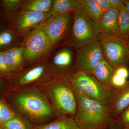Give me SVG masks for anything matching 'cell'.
<instances>
[{
  "label": "cell",
  "mask_w": 129,
  "mask_h": 129,
  "mask_svg": "<svg viewBox=\"0 0 129 129\" xmlns=\"http://www.w3.org/2000/svg\"><path fill=\"white\" fill-rule=\"evenodd\" d=\"M16 90L12 102L17 114L37 124L55 117L48 99L37 85Z\"/></svg>",
  "instance_id": "cell-1"
},
{
  "label": "cell",
  "mask_w": 129,
  "mask_h": 129,
  "mask_svg": "<svg viewBox=\"0 0 129 129\" xmlns=\"http://www.w3.org/2000/svg\"><path fill=\"white\" fill-rule=\"evenodd\" d=\"M36 85L48 99L56 117L74 118L77 101L69 79L52 78Z\"/></svg>",
  "instance_id": "cell-2"
},
{
  "label": "cell",
  "mask_w": 129,
  "mask_h": 129,
  "mask_svg": "<svg viewBox=\"0 0 129 129\" xmlns=\"http://www.w3.org/2000/svg\"><path fill=\"white\" fill-rule=\"evenodd\" d=\"M74 92L77 108L74 119L80 129H107L115 122L108 105Z\"/></svg>",
  "instance_id": "cell-3"
},
{
  "label": "cell",
  "mask_w": 129,
  "mask_h": 129,
  "mask_svg": "<svg viewBox=\"0 0 129 129\" xmlns=\"http://www.w3.org/2000/svg\"><path fill=\"white\" fill-rule=\"evenodd\" d=\"M69 80L75 92L102 104L109 105L112 89L103 84L93 75L77 70Z\"/></svg>",
  "instance_id": "cell-4"
},
{
  "label": "cell",
  "mask_w": 129,
  "mask_h": 129,
  "mask_svg": "<svg viewBox=\"0 0 129 129\" xmlns=\"http://www.w3.org/2000/svg\"><path fill=\"white\" fill-rule=\"evenodd\" d=\"M73 15L68 44L76 50L98 40L100 32L97 24L89 18L80 7Z\"/></svg>",
  "instance_id": "cell-5"
},
{
  "label": "cell",
  "mask_w": 129,
  "mask_h": 129,
  "mask_svg": "<svg viewBox=\"0 0 129 129\" xmlns=\"http://www.w3.org/2000/svg\"><path fill=\"white\" fill-rule=\"evenodd\" d=\"M22 44L25 62L36 63L46 60L54 48L49 38L40 27L25 35Z\"/></svg>",
  "instance_id": "cell-6"
},
{
  "label": "cell",
  "mask_w": 129,
  "mask_h": 129,
  "mask_svg": "<svg viewBox=\"0 0 129 129\" xmlns=\"http://www.w3.org/2000/svg\"><path fill=\"white\" fill-rule=\"evenodd\" d=\"M98 40L104 58L114 68L121 66L129 68V48L127 42L115 35L101 34Z\"/></svg>",
  "instance_id": "cell-7"
},
{
  "label": "cell",
  "mask_w": 129,
  "mask_h": 129,
  "mask_svg": "<svg viewBox=\"0 0 129 129\" xmlns=\"http://www.w3.org/2000/svg\"><path fill=\"white\" fill-rule=\"evenodd\" d=\"M8 26L19 37H23L39 27L51 16V13H40L19 11L5 15Z\"/></svg>",
  "instance_id": "cell-8"
},
{
  "label": "cell",
  "mask_w": 129,
  "mask_h": 129,
  "mask_svg": "<svg viewBox=\"0 0 129 129\" xmlns=\"http://www.w3.org/2000/svg\"><path fill=\"white\" fill-rule=\"evenodd\" d=\"M73 13L50 16L40 26L54 49L68 44L73 23Z\"/></svg>",
  "instance_id": "cell-9"
},
{
  "label": "cell",
  "mask_w": 129,
  "mask_h": 129,
  "mask_svg": "<svg viewBox=\"0 0 129 129\" xmlns=\"http://www.w3.org/2000/svg\"><path fill=\"white\" fill-rule=\"evenodd\" d=\"M75 50L69 44L59 47L49 60L52 78L69 79L77 70L75 63Z\"/></svg>",
  "instance_id": "cell-10"
},
{
  "label": "cell",
  "mask_w": 129,
  "mask_h": 129,
  "mask_svg": "<svg viewBox=\"0 0 129 129\" xmlns=\"http://www.w3.org/2000/svg\"><path fill=\"white\" fill-rule=\"evenodd\" d=\"M52 78L49 61L46 59L16 75L13 79V88L18 89L30 85H36Z\"/></svg>",
  "instance_id": "cell-11"
},
{
  "label": "cell",
  "mask_w": 129,
  "mask_h": 129,
  "mask_svg": "<svg viewBox=\"0 0 129 129\" xmlns=\"http://www.w3.org/2000/svg\"><path fill=\"white\" fill-rule=\"evenodd\" d=\"M104 57L101 45L97 40L75 50V67L78 70L92 75L95 67Z\"/></svg>",
  "instance_id": "cell-12"
},
{
  "label": "cell",
  "mask_w": 129,
  "mask_h": 129,
  "mask_svg": "<svg viewBox=\"0 0 129 129\" xmlns=\"http://www.w3.org/2000/svg\"><path fill=\"white\" fill-rule=\"evenodd\" d=\"M129 106V80L124 86L112 89L109 106L111 115L115 121Z\"/></svg>",
  "instance_id": "cell-13"
},
{
  "label": "cell",
  "mask_w": 129,
  "mask_h": 129,
  "mask_svg": "<svg viewBox=\"0 0 129 129\" xmlns=\"http://www.w3.org/2000/svg\"><path fill=\"white\" fill-rule=\"evenodd\" d=\"M120 8H111L103 12L97 23L100 34L115 35Z\"/></svg>",
  "instance_id": "cell-14"
},
{
  "label": "cell",
  "mask_w": 129,
  "mask_h": 129,
  "mask_svg": "<svg viewBox=\"0 0 129 129\" xmlns=\"http://www.w3.org/2000/svg\"><path fill=\"white\" fill-rule=\"evenodd\" d=\"M3 52L11 70L14 74H18L23 70L25 62L22 43Z\"/></svg>",
  "instance_id": "cell-15"
},
{
  "label": "cell",
  "mask_w": 129,
  "mask_h": 129,
  "mask_svg": "<svg viewBox=\"0 0 129 129\" xmlns=\"http://www.w3.org/2000/svg\"><path fill=\"white\" fill-rule=\"evenodd\" d=\"M114 70L104 57L95 67L92 75L103 84L111 88L110 81Z\"/></svg>",
  "instance_id": "cell-16"
},
{
  "label": "cell",
  "mask_w": 129,
  "mask_h": 129,
  "mask_svg": "<svg viewBox=\"0 0 129 129\" xmlns=\"http://www.w3.org/2000/svg\"><path fill=\"white\" fill-rule=\"evenodd\" d=\"M19 37L8 25L0 26V52H4L21 44Z\"/></svg>",
  "instance_id": "cell-17"
},
{
  "label": "cell",
  "mask_w": 129,
  "mask_h": 129,
  "mask_svg": "<svg viewBox=\"0 0 129 129\" xmlns=\"http://www.w3.org/2000/svg\"><path fill=\"white\" fill-rule=\"evenodd\" d=\"M79 7V0H54L51 11V16L73 13Z\"/></svg>",
  "instance_id": "cell-18"
},
{
  "label": "cell",
  "mask_w": 129,
  "mask_h": 129,
  "mask_svg": "<svg viewBox=\"0 0 129 129\" xmlns=\"http://www.w3.org/2000/svg\"><path fill=\"white\" fill-rule=\"evenodd\" d=\"M53 0H24L23 1L20 10L40 13H50Z\"/></svg>",
  "instance_id": "cell-19"
},
{
  "label": "cell",
  "mask_w": 129,
  "mask_h": 129,
  "mask_svg": "<svg viewBox=\"0 0 129 129\" xmlns=\"http://www.w3.org/2000/svg\"><path fill=\"white\" fill-rule=\"evenodd\" d=\"M115 35L126 42L129 38V14L124 6L120 8Z\"/></svg>",
  "instance_id": "cell-20"
},
{
  "label": "cell",
  "mask_w": 129,
  "mask_h": 129,
  "mask_svg": "<svg viewBox=\"0 0 129 129\" xmlns=\"http://www.w3.org/2000/svg\"><path fill=\"white\" fill-rule=\"evenodd\" d=\"M34 129H80L73 118H57L51 123L34 125Z\"/></svg>",
  "instance_id": "cell-21"
},
{
  "label": "cell",
  "mask_w": 129,
  "mask_h": 129,
  "mask_svg": "<svg viewBox=\"0 0 129 129\" xmlns=\"http://www.w3.org/2000/svg\"><path fill=\"white\" fill-rule=\"evenodd\" d=\"M81 11L91 20L97 23L103 11L94 0H79Z\"/></svg>",
  "instance_id": "cell-22"
},
{
  "label": "cell",
  "mask_w": 129,
  "mask_h": 129,
  "mask_svg": "<svg viewBox=\"0 0 129 129\" xmlns=\"http://www.w3.org/2000/svg\"><path fill=\"white\" fill-rule=\"evenodd\" d=\"M2 125L6 129H34V125L28 119L20 114Z\"/></svg>",
  "instance_id": "cell-23"
},
{
  "label": "cell",
  "mask_w": 129,
  "mask_h": 129,
  "mask_svg": "<svg viewBox=\"0 0 129 129\" xmlns=\"http://www.w3.org/2000/svg\"><path fill=\"white\" fill-rule=\"evenodd\" d=\"M22 2V0H2L1 1L5 15L19 11Z\"/></svg>",
  "instance_id": "cell-24"
},
{
  "label": "cell",
  "mask_w": 129,
  "mask_h": 129,
  "mask_svg": "<svg viewBox=\"0 0 129 129\" xmlns=\"http://www.w3.org/2000/svg\"><path fill=\"white\" fill-rule=\"evenodd\" d=\"M17 114L0 100V124H3L16 117Z\"/></svg>",
  "instance_id": "cell-25"
},
{
  "label": "cell",
  "mask_w": 129,
  "mask_h": 129,
  "mask_svg": "<svg viewBox=\"0 0 129 129\" xmlns=\"http://www.w3.org/2000/svg\"><path fill=\"white\" fill-rule=\"evenodd\" d=\"M0 75L7 79H14L16 75L12 72L3 52H0Z\"/></svg>",
  "instance_id": "cell-26"
},
{
  "label": "cell",
  "mask_w": 129,
  "mask_h": 129,
  "mask_svg": "<svg viewBox=\"0 0 129 129\" xmlns=\"http://www.w3.org/2000/svg\"><path fill=\"white\" fill-rule=\"evenodd\" d=\"M127 79L113 73L110 81V87L112 89L121 88L127 83Z\"/></svg>",
  "instance_id": "cell-27"
},
{
  "label": "cell",
  "mask_w": 129,
  "mask_h": 129,
  "mask_svg": "<svg viewBox=\"0 0 129 129\" xmlns=\"http://www.w3.org/2000/svg\"><path fill=\"white\" fill-rule=\"evenodd\" d=\"M117 120L125 129H129V106L120 114Z\"/></svg>",
  "instance_id": "cell-28"
},
{
  "label": "cell",
  "mask_w": 129,
  "mask_h": 129,
  "mask_svg": "<svg viewBox=\"0 0 129 129\" xmlns=\"http://www.w3.org/2000/svg\"><path fill=\"white\" fill-rule=\"evenodd\" d=\"M114 73L127 79L129 76V68L125 66H119L114 69Z\"/></svg>",
  "instance_id": "cell-29"
},
{
  "label": "cell",
  "mask_w": 129,
  "mask_h": 129,
  "mask_svg": "<svg viewBox=\"0 0 129 129\" xmlns=\"http://www.w3.org/2000/svg\"><path fill=\"white\" fill-rule=\"evenodd\" d=\"M98 7L103 12L111 8L109 0H94Z\"/></svg>",
  "instance_id": "cell-30"
},
{
  "label": "cell",
  "mask_w": 129,
  "mask_h": 129,
  "mask_svg": "<svg viewBox=\"0 0 129 129\" xmlns=\"http://www.w3.org/2000/svg\"><path fill=\"white\" fill-rule=\"evenodd\" d=\"M111 8H120L124 6V0H109Z\"/></svg>",
  "instance_id": "cell-31"
},
{
  "label": "cell",
  "mask_w": 129,
  "mask_h": 129,
  "mask_svg": "<svg viewBox=\"0 0 129 129\" xmlns=\"http://www.w3.org/2000/svg\"><path fill=\"white\" fill-rule=\"evenodd\" d=\"M107 129H125L124 127L117 120L115 121L112 125Z\"/></svg>",
  "instance_id": "cell-32"
},
{
  "label": "cell",
  "mask_w": 129,
  "mask_h": 129,
  "mask_svg": "<svg viewBox=\"0 0 129 129\" xmlns=\"http://www.w3.org/2000/svg\"><path fill=\"white\" fill-rule=\"evenodd\" d=\"M124 4L127 12L129 14V0H124Z\"/></svg>",
  "instance_id": "cell-33"
},
{
  "label": "cell",
  "mask_w": 129,
  "mask_h": 129,
  "mask_svg": "<svg viewBox=\"0 0 129 129\" xmlns=\"http://www.w3.org/2000/svg\"><path fill=\"white\" fill-rule=\"evenodd\" d=\"M0 129H6L2 125L0 124Z\"/></svg>",
  "instance_id": "cell-34"
},
{
  "label": "cell",
  "mask_w": 129,
  "mask_h": 129,
  "mask_svg": "<svg viewBox=\"0 0 129 129\" xmlns=\"http://www.w3.org/2000/svg\"><path fill=\"white\" fill-rule=\"evenodd\" d=\"M127 45L128 46L129 48V38L127 40Z\"/></svg>",
  "instance_id": "cell-35"
},
{
  "label": "cell",
  "mask_w": 129,
  "mask_h": 129,
  "mask_svg": "<svg viewBox=\"0 0 129 129\" xmlns=\"http://www.w3.org/2000/svg\"><path fill=\"white\" fill-rule=\"evenodd\" d=\"M0 87H1V83H0Z\"/></svg>",
  "instance_id": "cell-36"
}]
</instances>
